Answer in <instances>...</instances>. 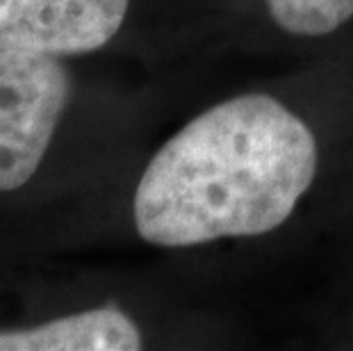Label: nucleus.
<instances>
[{
  "label": "nucleus",
  "mask_w": 353,
  "mask_h": 351,
  "mask_svg": "<svg viewBox=\"0 0 353 351\" xmlns=\"http://www.w3.org/2000/svg\"><path fill=\"white\" fill-rule=\"evenodd\" d=\"M317 169V139L301 117L269 94L235 96L153 155L134 190V228L167 249L272 233L294 214Z\"/></svg>",
  "instance_id": "nucleus-1"
},
{
  "label": "nucleus",
  "mask_w": 353,
  "mask_h": 351,
  "mask_svg": "<svg viewBox=\"0 0 353 351\" xmlns=\"http://www.w3.org/2000/svg\"><path fill=\"white\" fill-rule=\"evenodd\" d=\"M69 94L71 78L59 57L0 50V192L34 176Z\"/></svg>",
  "instance_id": "nucleus-2"
},
{
  "label": "nucleus",
  "mask_w": 353,
  "mask_h": 351,
  "mask_svg": "<svg viewBox=\"0 0 353 351\" xmlns=\"http://www.w3.org/2000/svg\"><path fill=\"white\" fill-rule=\"evenodd\" d=\"M128 7L130 0H0V50L92 53L121 30Z\"/></svg>",
  "instance_id": "nucleus-3"
},
{
  "label": "nucleus",
  "mask_w": 353,
  "mask_h": 351,
  "mask_svg": "<svg viewBox=\"0 0 353 351\" xmlns=\"http://www.w3.org/2000/svg\"><path fill=\"white\" fill-rule=\"evenodd\" d=\"M141 349V333L125 312L94 308L52 322L0 331V351H134Z\"/></svg>",
  "instance_id": "nucleus-4"
},
{
  "label": "nucleus",
  "mask_w": 353,
  "mask_h": 351,
  "mask_svg": "<svg viewBox=\"0 0 353 351\" xmlns=\"http://www.w3.org/2000/svg\"><path fill=\"white\" fill-rule=\"evenodd\" d=\"M278 28L296 37H326L353 19V0H267Z\"/></svg>",
  "instance_id": "nucleus-5"
}]
</instances>
